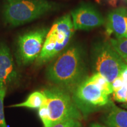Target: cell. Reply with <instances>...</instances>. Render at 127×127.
<instances>
[{
  "mask_svg": "<svg viewBox=\"0 0 127 127\" xmlns=\"http://www.w3.org/2000/svg\"><path fill=\"white\" fill-rule=\"evenodd\" d=\"M86 72L84 51L75 45L64 50L49 65L46 76L53 84L74 90L87 78Z\"/></svg>",
  "mask_w": 127,
  "mask_h": 127,
  "instance_id": "cell-1",
  "label": "cell"
},
{
  "mask_svg": "<svg viewBox=\"0 0 127 127\" xmlns=\"http://www.w3.org/2000/svg\"><path fill=\"white\" fill-rule=\"evenodd\" d=\"M55 4L47 0H5L2 14L7 24L20 26L51 11Z\"/></svg>",
  "mask_w": 127,
  "mask_h": 127,
  "instance_id": "cell-2",
  "label": "cell"
},
{
  "mask_svg": "<svg viewBox=\"0 0 127 127\" xmlns=\"http://www.w3.org/2000/svg\"><path fill=\"white\" fill-rule=\"evenodd\" d=\"M75 30L69 14L58 19L48 32L36 64H44L60 54L67 47Z\"/></svg>",
  "mask_w": 127,
  "mask_h": 127,
  "instance_id": "cell-3",
  "label": "cell"
},
{
  "mask_svg": "<svg viewBox=\"0 0 127 127\" xmlns=\"http://www.w3.org/2000/svg\"><path fill=\"white\" fill-rule=\"evenodd\" d=\"M45 96V105L48 115L47 127L69 119L80 120L81 114L72 98L60 87L47 88L42 91Z\"/></svg>",
  "mask_w": 127,
  "mask_h": 127,
  "instance_id": "cell-4",
  "label": "cell"
},
{
  "mask_svg": "<svg viewBox=\"0 0 127 127\" xmlns=\"http://www.w3.org/2000/svg\"><path fill=\"white\" fill-rule=\"evenodd\" d=\"M93 61L95 72L102 75L111 84L127 66L109 42H100L95 46Z\"/></svg>",
  "mask_w": 127,
  "mask_h": 127,
  "instance_id": "cell-5",
  "label": "cell"
},
{
  "mask_svg": "<svg viewBox=\"0 0 127 127\" xmlns=\"http://www.w3.org/2000/svg\"><path fill=\"white\" fill-rule=\"evenodd\" d=\"M72 99L84 114L111 104L109 95L101 91L90 77L85 78L73 90Z\"/></svg>",
  "mask_w": 127,
  "mask_h": 127,
  "instance_id": "cell-6",
  "label": "cell"
},
{
  "mask_svg": "<svg viewBox=\"0 0 127 127\" xmlns=\"http://www.w3.org/2000/svg\"><path fill=\"white\" fill-rule=\"evenodd\" d=\"M49 30L42 28L25 33L17 41V57L21 64L29 65L40 54Z\"/></svg>",
  "mask_w": 127,
  "mask_h": 127,
  "instance_id": "cell-7",
  "label": "cell"
},
{
  "mask_svg": "<svg viewBox=\"0 0 127 127\" xmlns=\"http://www.w3.org/2000/svg\"><path fill=\"white\" fill-rule=\"evenodd\" d=\"M73 25L75 30H91L104 24V18L91 5L82 4L71 12Z\"/></svg>",
  "mask_w": 127,
  "mask_h": 127,
  "instance_id": "cell-8",
  "label": "cell"
},
{
  "mask_svg": "<svg viewBox=\"0 0 127 127\" xmlns=\"http://www.w3.org/2000/svg\"><path fill=\"white\" fill-rule=\"evenodd\" d=\"M18 74L10 50L5 44L0 43V90L7 88L17 80Z\"/></svg>",
  "mask_w": 127,
  "mask_h": 127,
  "instance_id": "cell-9",
  "label": "cell"
},
{
  "mask_svg": "<svg viewBox=\"0 0 127 127\" xmlns=\"http://www.w3.org/2000/svg\"><path fill=\"white\" fill-rule=\"evenodd\" d=\"M105 23L108 35L113 34L117 38L127 39V8L114 9L109 12Z\"/></svg>",
  "mask_w": 127,
  "mask_h": 127,
  "instance_id": "cell-10",
  "label": "cell"
},
{
  "mask_svg": "<svg viewBox=\"0 0 127 127\" xmlns=\"http://www.w3.org/2000/svg\"><path fill=\"white\" fill-rule=\"evenodd\" d=\"M104 121L109 127H127V111L111 103L110 109L104 117Z\"/></svg>",
  "mask_w": 127,
  "mask_h": 127,
  "instance_id": "cell-11",
  "label": "cell"
},
{
  "mask_svg": "<svg viewBox=\"0 0 127 127\" xmlns=\"http://www.w3.org/2000/svg\"><path fill=\"white\" fill-rule=\"evenodd\" d=\"M45 99V96L42 91H35L31 93L25 101L19 104L12 105L9 106V107H25L38 109L43 105Z\"/></svg>",
  "mask_w": 127,
  "mask_h": 127,
  "instance_id": "cell-12",
  "label": "cell"
},
{
  "mask_svg": "<svg viewBox=\"0 0 127 127\" xmlns=\"http://www.w3.org/2000/svg\"><path fill=\"white\" fill-rule=\"evenodd\" d=\"M109 43L127 65V39L125 38H111Z\"/></svg>",
  "mask_w": 127,
  "mask_h": 127,
  "instance_id": "cell-13",
  "label": "cell"
},
{
  "mask_svg": "<svg viewBox=\"0 0 127 127\" xmlns=\"http://www.w3.org/2000/svg\"><path fill=\"white\" fill-rule=\"evenodd\" d=\"M90 78L92 81L94 82L100 88V90L104 93H105L106 94L109 95L113 93L112 84L99 74L95 72L94 74Z\"/></svg>",
  "mask_w": 127,
  "mask_h": 127,
  "instance_id": "cell-14",
  "label": "cell"
},
{
  "mask_svg": "<svg viewBox=\"0 0 127 127\" xmlns=\"http://www.w3.org/2000/svg\"><path fill=\"white\" fill-rule=\"evenodd\" d=\"M7 88L0 90V127H8L4 114V101Z\"/></svg>",
  "mask_w": 127,
  "mask_h": 127,
  "instance_id": "cell-15",
  "label": "cell"
},
{
  "mask_svg": "<svg viewBox=\"0 0 127 127\" xmlns=\"http://www.w3.org/2000/svg\"><path fill=\"white\" fill-rule=\"evenodd\" d=\"M81 125L79 120L69 119L55 124L52 127H81Z\"/></svg>",
  "mask_w": 127,
  "mask_h": 127,
  "instance_id": "cell-16",
  "label": "cell"
},
{
  "mask_svg": "<svg viewBox=\"0 0 127 127\" xmlns=\"http://www.w3.org/2000/svg\"><path fill=\"white\" fill-rule=\"evenodd\" d=\"M90 127H105L103 126V125L99 124L98 123H93L90 125Z\"/></svg>",
  "mask_w": 127,
  "mask_h": 127,
  "instance_id": "cell-17",
  "label": "cell"
},
{
  "mask_svg": "<svg viewBox=\"0 0 127 127\" xmlns=\"http://www.w3.org/2000/svg\"><path fill=\"white\" fill-rule=\"evenodd\" d=\"M122 107L125 108H127V103H124V104L122 105Z\"/></svg>",
  "mask_w": 127,
  "mask_h": 127,
  "instance_id": "cell-18",
  "label": "cell"
},
{
  "mask_svg": "<svg viewBox=\"0 0 127 127\" xmlns=\"http://www.w3.org/2000/svg\"><path fill=\"white\" fill-rule=\"evenodd\" d=\"M125 1H126V2H127V0H125Z\"/></svg>",
  "mask_w": 127,
  "mask_h": 127,
  "instance_id": "cell-19",
  "label": "cell"
}]
</instances>
